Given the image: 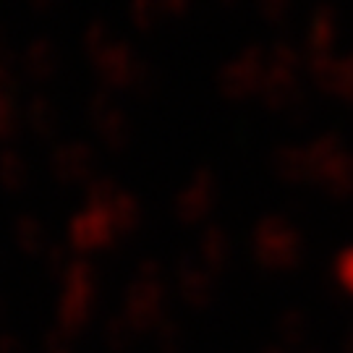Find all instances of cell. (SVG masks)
Listing matches in <instances>:
<instances>
[{
    "label": "cell",
    "instance_id": "obj_19",
    "mask_svg": "<svg viewBox=\"0 0 353 353\" xmlns=\"http://www.w3.org/2000/svg\"><path fill=\"white\" fill-rule=\"evenodd\" d=\"M191 0H157V6H160V11L165 13H183L189 8Z\"/></svg>",
    "mask_w": 353,
    "mask_h": 353
},
{
    "label": "cell",
    "instance_id": "obj_21",
    "mask_svg": "<svg viewBox=\"0 0 353 353\" xmlns=\"http://www.w3.org/2000/svg\"><path fill=\"white\" fill-rule=\"evenodd\" d=\"M0 52H8L6 50V32H3V24H0Z\"/></svg>",
    "mask_w": 353,
    "mask_h": 353
},
{
    "label": "cell",
    "instance_id": "obj_10",
    "mask_svg": "<svg viewBox=\"0 0 353 353\" xmlns=\"http://www.w3.org/2000/svg\"><path fill=\"white\" fill-rule=\"evenodd\" d=\"M275 170H278L280 178H285L290 183H299V181L312 178L309 154L301 147H283V150L275 152Z\"/></svg>",
    "mask_w": 353,
    "mask_h": 353
},
{
    "label": "cell",
    "instance_id": "obj_12",
    "mask_svg": "<svg viewBox=\"0 0 353 353\" xmlns=\"http://www.w3.org/2000/svg\"><path fill=\"white\" fill-rule=\"evenodd\" d=\"M26 121L37 134L48 137L58 128V110L48 97H34L26 108Z\"/></svg>",
    "mask_w": 353,
    "mask_h": 353
},
{
    "label": "cell",
    "instance_id": "obj_5",
    "mask_svg": "<svg viewBox=\"0 0 353 353\" xmlns=\"http://www.w3.org/2000/svg\"><path fill=\"white\" fill-rule=\"evenodd\" d=\"M338 11L322 3L314 13H312V21H309V32H306V50L309 58H327L335 50V42H338Z\"/></svg>",
    "mask_w": 353,
    "mask_h": 353
},
{
    "label": "cell",
    "instance_id": "obj_18",
    "mask_svg": "<svg viewBox=\"0 0 353 353\" xmlns=\"http://www.w3.org/2000/svg\"><path fill=\"white\" fill-rule=\"evenodd\" d=\"M16 89V68L8 52H0V94H11Z\"/></svg>",
    "mask_w": 353,
    "mask_h": 353
},
{
    "label": "cell",
    "instance_id": "obj_7",
    "mask_svg": "<svg viewBox=\"0 0 353 353\" xmlns=\"http://www.w3.org/2000/svg\"><path fill=\"white\" fill-rule=\"evenodd\" d=\"M314 181L322 189L332 194L335 199L351 196L353 194V157L348 150H343L332 163H327L319 173L314 176Z\"/></svg>",
    "mask_w": 353,
    "mask_h": 353
},
{
    "label": "cell",
    "instance_id": "obj_22",
    "mask_svg": "<svg viewBox=\"0 0 353 353\" xmlns=\"http://www.w3.org/2000/svg\"><path fill=\"white\" fill-rule=\"evenodd\" d=\"M220 3H223V6H236L239 0H220Z\"/></svg>",
    "mask_w": 353,
    "mask_h": 353
},
{
    "label": "cell",
    "instance_id": "obj_8",
    "mask_svg": "<svg viewBox=\"0 0 353 353\" xmlns=\"http://www.w3.org/2000/svg\"><path fill=\"white\" fill-rule=\"evenodd\" d=\"M92 163H94V157H92L89 147L79 144V141H68L63 147H58L52 154V168L65 181H76V178L87 176Z\"/></svg>",
    "mask_w": 353,
    "mask_h": 353
},
{
    "label": "cell",
    "instance_id": "obj_1",
    "mask_svg": "<svg viewBox=\"0 0 353 353\" xmlns=\"http://www.w3.org/2000/svg\"><path fill=\"white\" fill-rule=\"evenodd\" d=\"M97 74L108 87H139L147 89L152 84V68L141 63L126 42L113 39L108 50L94 58Z\"/></svg>",
    "mask_w": 353,
    "mask_h": 353
},
{
    "label": "cell",
    "instance_id": "obj_16",
    "mask_svg": "<svg viewBox=\"0 0 353 353\" xmlns=\"http://www.w3.org/2000/svg\"><path fill=\"white\" fill-rule=\"evenodd\" d=\"M0 178L6 183H19V181L26 178V163L16 152L11 150L0 152Z\"/></svg>",
    "mask_w": 353,
    "mask_h": 353
},
{
    "label": "cell",
    "instance_id": "obj_6",
    "mask_svg": "<svg viewBox=\"0 0 353 353\" xmlns=\"http://www.w3.org/2000/svg\"><path fill=\"white\" fill-rule=\"evenodd\" d=\"M256 243H259V252L270 256L272 262H290L296 254H299V236L296 230H290L283 220L272 217L265 220L259 230H256Z\"/></svg>",
    "mask_w": 353,
    "mask_h": 353
},
{
    "label": "cell",
    "instance_id": "obj_15",
    "mask_svg": "<svg viewBox=\"0 0 353 353\" xmlns=\"http://www.w3.org/2000/svg\"><path fill=\"white\" fill-rule=\"evenodd\" d=\"M16 128H21V110L11 94H0V139L16 134Z\"/></svg>",
    "mask_w": 353,
    "mask_h": 353
},
{
    "label": "cell",
    "instance_id": "obj_20",
    "mask_svg": "<svg viewBox=\"0 0 353 353\" xmlns=\"http://www.w3.org/2000/svg\"><path fill=\"white\" fill-rule=\"evenodd\" d=\"M29 3H32L34 8H50L55 0H29Z\"/></svg>",
    "mask_w": 353,
    "mask_h": 353
},
{
    "label": "cell",
    "instance_id": "obj_17",
    "mask_svg": "<svg viewBox=\"0 0 353 353\" xmlns=\"http://www.w3.org/2000/svg\"><path fill=\"white\" fill-rule=\"evenodd\" d=\"M335 275H338V283H341L345 290L353 293V249L343 252L335 262Z\"/></svg>",
    "mask_w": 353,
    "mask_h": 353
},
{
    "label": "cell",
    "instance_id": "obj_14",
    "mask_svg": "<svg viewBox=\"0 0 353 353\" xmlns=\"http://www.w3.org/2000/svg\"><path fill=\"white\" fill-rule=\"evenodd\" d=\"M160 6H157V0H131L128 3V19L134 21V26H139V29H150V26L157 24V19H160Z\"/></svg>",
    "mask_w": 353,
    "mask_h": 353
},
{
    "label": "cell",
    "instance_id": "obj_13",
    "mask_svg": "<svg viewBox=\"0 0 353 353\" xmlns=\"http://www.w3.org/2000/svg\"><path fill=\"white\" fill-rule=\"evenodd\" d=\"M113 34H110V29H108V24H102V21H94V24H89V29L84 32V37H81V42H84V50H87V55L94 61L97 55H100L102 50H108L110 48V42H113Z\"/></svg>",
    "mask_w": 353,
    "mask_h": 353
},
{
    "label": "cell",
    "instance_id": "obj_3",
    "mask_svg": "<svg viewBox=\"0 0 353 353\" xmlns=\"http://www.w3.org/2000/svg\"><path fill=\"white\" fill-rule=\"evenodd\" d=\"M309 68L322 92L353 105V52H348L345 58H309Z\"/></svg>",
    "mask_w": 353,
    "mask_h": 353
},
{
    "label": "cell",
    "instance_id": "obj_9",
    "mask_svg": "<svg viewBox=\"0 0 353 353\" xmlns=\"http://www.w3.org/2000/svg\"><path fill=\"white\" fill-rule=\"evenodd\" d=\"M61 65V52L50 39H34L24 50V71L37 81L50 79Z\"/></svg>",
    "mask_w": 353,
    "mask_h": 353
},
{
    "label": "cell",
    "instance_id": "obj_4",
    "mask_svg": "<svg viewBox=\"0 0 353 353\" xmlns=\"http://www.w3.org/2000/svg\"><path fill=\"white\" fill-rule=\"evenodd\" d=\"M89 121H92L97 137L105 144H110V147H123L126 144L128 128H131L128 118L108 94H102V92L92 94V100H89Z\"/></svg>",
    "mask_w": 353,
    "mask_h": 353
},
{
    "label": "cell",
    "instance_id": "obj_2",
    "mask_svg": "<svg viewBox=\"0 0 353 353\" xmlns=\"http://www.w3.org/2000/svg\"><path fill=\"white\" fill-rule=\"evenodd\" d=\"M265 61L267 55L259 48H246L230 63L220 68V74H217L220 92L230 100H241V97L256 92L265 79Z\"/></svg>",
    "mask_w": 353,
    "mask_h": 353
},
{
    "label": "cell",
    "instance_id": "obj_11",
    "mask_svg": "<svg viewBox=\"0 0 353 353\" xmlns=\"http://www.w3.org/2000/svg\"><path fill=\"white\" fill-rule=\"evenodd\" d=\"M210 199H212V176L210 173H196L194 183L181 196V210L189 214V217H196L210 204Z\"/></svg>",
    "mask_w": 353,
    "mask_h": 353
}]
</instances>
